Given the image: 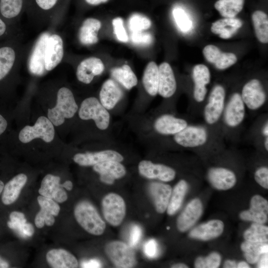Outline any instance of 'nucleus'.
Returning <instances> with one entry per match:
<instances>
[{
	"label": "nucleus",
	"instance_id": "obj_1",
	"mask_svg": "<svg viewBox=\"0 0 268 268\" xmlns=\"http://www.w3.org/2000/svg\"><path fill=\"white\" fill-rule=\"evenodd\" d=\"M64 42L55 29L42 31L30 46L26 58L29 72L41 76L57 67L64 58Z\"/></svg>",
	"mask_w": 268,
	"mask_h": 268
},
{
	"label": "nucleus",
	"instance_id": "obj_2",
	"mask_svg": "<svg viewBox=\"0 0 268 268\" xmlns=\"http://www.w3.org/2000/svg\"><path fill=\"white\" fill-rule=\"evenodd\" d=\"M22 34L0 42V88L8 87L16 79L30 46L22 41Z\"/></svg>",
	"mask_w": 268,
	"mask_h": 268
},
{
	"label": "nucleus",
	"instance_id": "obj_3",
	"mask_svg": "<svg viewBox=\"0 0 268 268\" xmlns=\"http://www.w3.org/2000/svg\"><path fill=\"white\" fill-rule=\"evenodd\" d=\"M78 107L72 91L66 86H61L56 92V104L55 107L49 109L48 118L55 126L62 125L65 119L73 117Z\"/></svg>",
	"mask_w": 268,
	"mask_h": 268
},
{
	"label": "nucleus",
	"instance_id": "obj_4",
	"mask_svg": "<svg viewBox=\"0 0 268 268\" xmlns=\"http://www.w3.org/2000/svg\"><path fill=\"white\" fill-rule=\"evenodd\" d=\"M74 215L78 223L89 233L98 236L104 233L105 222L90 202L82 201L78 202L74 207Z\"/></svg>",
	"mask_w": 268,
	"mask_h": 268
},
{
	"label": "nucleus",
	"instance_id": "obj_5",
	"mask_svg": "<svg viewBox=\"0 0 268 268\" xmlns=\"http://www.w3.org/2000/svg\"><path fill=\"white\" fill-rule=\"evenodd\" d=\"M78 115L82 120H93L101 130H106L110 124V116L108 110L94 97H88L81 102Z\"/></svg>",
	"mask_w": 268,
	"mask_h": 268
},
{
	"label": "nucleus",
	"instance_id": "obj_6",
	"mask_svg": "<svg viewBox=\"0 0 268 268\" xmlns=\"http://www.w3.org/2000/svg\"><path fill=\"white\" fill-rule=\"evenodd\" d=\"M55 137L54 125L45 116H40L33 126H26L20 131L19 140L23 143H28L37 138L46 142H51Z\"/></svg>",
	"mask_w": 268,
	"mask_h": 268
},
{
	"label": "nucleus",
	"instance_id": "obj_7",
	"mask_svg": "<svg viewBox=\"0 0 268 268\" xmlns=\"http://www.w3.org/2000/svg\"><path fill=\"white\" fill-rule=\"evenodd\" d=\"M105 252L107 257L117 268H133L136 264L132 248L122 241L109 242L105 246Z\"/></svg>",
	"mask_w": 268,
	"mask_h": 268
},
{
	"label": "nucleus",
	"instance_id": "obj_8",
	"mask_svg": "<svg viewBox=\"0 0 268 268\" xmlns=\"http://www.w3.org/2000/svg\"><path fill=\"white\" fill-rule=\"evenodd\" d=\"M102 209L107 222L113 226L120 225L123 221L126 212L125 201L119 195L111 193L102 200Z\"/></svg>",
	"mask_w": 268,
	"mask_h": 268
},
{
	"label": "nucleus",
	"instance_id": "obj_9",
	"mask_svg": "<svg viewBox=\"0 0 268 268\" xmlns=\"http://www.w3.org/2000/svg\"><path fill=\"white\" fill-rule=\"evenodd\" d=\"M225 91L220 85L212 89L204 109V118L209 125L216 123L220 118L224 109Z\"/></svg>",
	"mask_w": 268,
	"mask_h": 268
},
{
	"label": "nucleus",
	"instance_id": "obj_10",
	"mask_svg": "<svg viewBox=\"0 0 268 268\" xmlns=\"http://www.w3.org/2000/svg\"><path fill=\"white\" fill-rule=\"evenodd\" d=\"M208 134L203 127L187 126L174 136L175 141L179 145L188 148L199 147L204 144Z\"/></svg>",
	"mask_w": 268,
	"mask_h": 268
},
{
	"label": "nucleus",
	"instance_id": "obj_11",
	"mask_svg": "<svg viewBox=\"0 0 268 268\" xmlns=\"http://www.w3.org/2000/svg\"><path fill=\"white\" fill-rule=\"evenodd\" d=\"M241 96L245 105L251 110L259 109L266 101L265 90L257 79H251L244 85Z\"/></svg>",
	"mask_w": 268,
	"mask_h": 268
},
{
	"label": "nucleus",
	"instance_id": "obj_12",
	"mask_svg": "<svg viewBox=\"0 0 268 268\" xmlns=\"http://www.w3.org/2000/svg\"><path fill=\"white\" fill-rule=\"evenodd\" d=\"M138 172L142 176L150 179H158L170 182L176 176L175 171L171 167L162 164L153 163L149 160H142L138 165Z\"/></svg>",
	"mask_w": 268,
	"mask_h": 268
},
{
	"label": "nucleus",
	"instance_id": "obj_13",
	"mask_svg": "<svg viewBox=\"0 0 268 268\" xmlns=\"http://www.w3.org/2000/svg\"><path fill=\"white\" fill-rule=\"evenodd\" d=\"M73 160L80 166H89L106 161L121 162L124 160V157L115 150L107 149L96 152L78 153L74 155Z\"/></svg>",
	"mask_w": 268,
	"mask_h": 268
},
{
	"label": "nucleus",
	"instance_id": "obj_14",
	"mask_svg": "<svg viewBox=\"0 0 268 268\" xmlns=\"http://www.w3.org/2000/svg\"><path fill=\"white\" fill-rule=\"evenodd\" d=\"M27 5L28 0H0V17L11 25L20 26V21Z\"/></svg>",
	"mask_w": 268,
	"mask_h": 268
},
{
	"label": "nucleus",
	"instance_id": "obj_15",
	"mask_svg": "<svg viewBox=\"0 0 268 268\" xmlns=\"http://www.w3.org/2000/svg\"><path fill=\"white\" fill-rule=\"evenodd\" d=\"M245 115V105L239 93H233L225 108L224 120L229 127L238 126L243 121Z\"/></svg>",
	"mask_w": 268,
	"mask_h": 268
},
{
	"label": "nucleus",
	"instance_id": "obj_16",
	"mask_svg": "<svg viewBox=\"0 0 268 268\" xmlns=\"http://www.w3.org/2000/svg\"><path fill=\"white\" fill-rule=\"evenodd\" d=\"M268 216V201L258 195L252 198L250 208L242 211L239 214L240 218L243 220L263 224L267 221Z\"/></svg>",
	"mask_w": 268,
	"mask_h": 268
},
{
	"label": "nucleus",
	"instance_id": "obj_17",
	"mask_svg": "<svg viewBox=\"0 0 268 268\" xmlns=\"http://www.w3.org/2000/svg\"><path fill=\"white\" fill-rule=\"evenodd\" d=\"M37 201L41 210L37 213L35 218V224L37 227H43L44 224L52 226L55 222L54 216L58 215L60 207L53 199L39 196Z\"/></svg>",
	"mask_w": 268,
	"mask_h": 268
},
{
	"label": "nucleus",
	"instance_id": "obj_18",
	"mask_svg": "<svg viewBox=\"0 0 268 268\" xmlns=\"http://www.w3.org/2000/svg\"><path fill=\"white\" fill-rule=\"evenodd\" d=\"M104 70L102 61L97 57H91L83 60L78 65L76 76L80 82L88 84L95 76L101 74Z\"/></svg>",
	"mask_w": 268,
	"mask_h": 268
},
{
	"label": "nucleus",
	"instance_id": "obj_19",
	"mask_svg": "<svg viewBox=\"0 0 268 268\" xmlns=\"http://www.w3.org/2000/svg\"><path fill=\"white\" fill-rule=\"evenodd\" d=\"M38 192L41 196L59 202H63L67 199V194L60 184V178L52 174L43 178Z\"/></svg>",
	"mask_w": 268,
	"mask_h": 268
},
{
	"label": "nucleus",
	"instance_id": "obj_20",
	"mask_svg": "<svg viewBox=\"0 0 268 268\" xmlns=\"http://www.w3.org/2000/svg\"><path fill=\"white\" fill-rule=\"evenodd\" d=\"M94 171L100 175V181L106 184H113L115 180L123 177L126 174L125 166L120 162L106 161L93 166Z\"/></svg>",
	"mask_w": 268,
	"mask_h": 268
},
{
	"label": "nucleus",
	"instance_id": "obj_21",
	"mask_svg": "<svg viewBox=\"0 0 268 268\" xmlns=\"http://www.w3.org/2000/svg\"><path fill=\"white\" fill-rule=\"evenodd\" d=\"M202 205L199 199L192 200L178 216L177 227L180 232H185L192 227L201 217Z\"/></svg>",
	"mask_w": 268,
	"mask_h": 268
},
{
	"label": "nucleus",
	"instance_id": "obj_22",
	"mask_svg": "<svg viewBox=\"0 0 268 268\" xmlns=\"http://www.w3.org/2000/svg\"><path fill=\"white\" fill-rule=\"evenodd\" d=\"M203 54L206 60L214 65L219 69H224L235 64L236 56L232 53L221 52L216 46L212 45L206 46L203 49Z\"/></svg>",
	"mask_w": 268,
	"mask_h": 268
},
{
	"label": "nucleus",
	"instance_id": "obj_23",
	"mask_svg": "<svg viewBox=\"0 0 268 268\" xmlns=\"http://www.w3.org/2000/svg\"><path fill=\"white\" fill-rule=\"evenodd\" d=\"M210 184L219 190H227L232 188L236 183L235 173L231 170L223 167L210 168L207 173Z\"/></svg>",
	"mask_w": 268,
	"mask_h": 268
},
{
	"label": "nucleus",
	"instance_id": "obj_24",
	"mask_svg": "<svg viewBox=\"0 0 268 268\" xmlns=\"http://www.w3.org/2000/svg\"><path fill=\"white\" fill-rule=\"evenodd\" d=\"M158 71V93L164 98H169L174 95L177 88L173 71L168 63L164 62L159 66Z\"/></svg>",
	"mask_w": 268,
	"mask_h": 268
},
{
	"label": "nucleus",
	"instance_id": "obj_25",
	"mask_svg": "<svg viewBox=\"0 0 268 268\" xmlns=\"http://www.w3.org/2000/svg\"><path fill=\"white\" fill-rule=\"evenodd\" d=\"M193 79L194 98L198 102H202L207 93L206 85L210 81V73L208 67L202 64L195 66L193 71Z\"/></svg>",
	"mask_w": 268,
	"mask_h": 268
},
{
	"label": "nucleus",
	"instance_id": "obj_26",
	"mask_svg": "<svg viewBox=\"0 0 268 268\" xmlns=\"http://www.w3.org/2000/svg\"><path fill=\"white\" fill-rule=\"evenodd\" d=\"M187 126L188 123L185 120L170 114L160 116L154 123L155 131L163 135H175Z\"/></svg>",
	"mask_w": 268,
	"mask_h": 268
},
{
	"label": "nucleus",
	"instance_id": "obj_27",
	"mask_svg": "<svg viewBox=\"0 0 268 268\" xmlns=\"http://www.w3.org/2000/svg\"><path fill=\"white\" fill-rule=\"evenodd\" d=\"M148 189L156 211L164 213L167 209L171 195V187L164 183L152 182L149 184Z\"/></svg>",
	"mask_w": 268,
	"mask_h": 268
},
{
	"label": "nucleus",
	"instance_id": "obj_28",
	"mask_svg": "<svg viewBox=\"0 0 268 268\" xmlns=\"http://www.w3.org/2000/svg\"><path fill=\"white\" fill-rule=\"evenodd\" d=\"M223 229V222L214 219L196 227L190 232L189 236L193 239L207 241L220 236Z\"/></svg>",
	"mask_w": 268,
	"mask_h": 268
},
{
	"label": "nucleus",
	"instance_id": "obj_29",
	"mask_svg": "<svg viewBox=\"0 0 268 268\" xmlns=\"http://www.w3.org/2000/svg\"><path fill=\"white\" fill-rule=\"evenodd\" d=\"M123 91L115 81L112 79L106 80L102 85L99 93L100 102L107 110H111L121 99Z\"/></svg>",
	"mask_w": 268,
	"mask_h": 268
},
{
	"label": "nucleus",
	"instance_id": "obj_30",
	"mask_svg": "<svg viewBox=\"0 0 268 268\" xmlns=\"http://www.w3.org/2000/svg\"><path fill=\"white\" fill-rule=\"evenodd\" d=\"M46 260L49 265L54 268H75L78 265L76 258L72 254L62 249L48 251Z\"/></svg>",
	"mask_w": 268,
	"mask_h": 268
},
{
	"label": "nucleus",
	"instance_id": "obj_31",
	"mask_svg": "<svg viewBox=\"0 0 268 268\" xmlns=\"http://www.w3.org/2000/svg\"><path fill=\"white\" fill-rule=\"evenodd\" d=\"M101 26V22L96 18H88L84 20L78 33L80 43L83 45L96 43L98 41V32Z\"/></svg>",
	"mask_w": 268,
	"mask_h": 268
},
{
	"label": "nucleus",
	"instance_id": "obj_32",
	"mask_svg": "<svg viewBox=\"0 0 268 268\" xmlns=\"http://www.w3.org/2000/svg\"><path fill=\"white\" fill-rule=\"evenodd\" d=\"M27 180V176L19 174L8 181L3 189L1 197L2 202L5 205L13 203L18 198L22 189Z\"/></svg>",
	"mask_w": 268,
	"mask_h": 268
},
{
	"label": "nucleus",
	"instance_id": "obj_33",
	"mask_svg": "<svg viewBox=\"0 0 268 268\" xmlns=\"http://www.w3.org/2000/svg\"><path fill=\"white\" fill-rule=\"evenodd\" d=\"M242 21L235 18H224L212 23L211 31L222 39L231 38L242 26Z\"/></svg>",
	"mask_w": 268,
	"mask_h": 268
},
{
	"label": "nucleus",
	"instance_id": "obj_34",
	"mask_svg": "<svg viewBox=\"0 0 268 268\" xmlns=\"http://www.w3.org/2000/svg\"><path fill=\"white\" fill-rule=\"evenodd\" d=\"M7 224L9 228L23 238L30 237L34 232L32 224L26 222L24 214L20 212L14 211L11 212L9 221Z\"/></svg>",
	"mask_w": 268,
	"mask_h": 268
},
{
	"label": "nucleus",
	"instance_id": "obj_35",
	"mask_svg": "<svg viewBox=\"0 0 268 268\" xmlns=\"http://www.w3.org/2000/svg\"><path fill=\"white\" fill-rule=\"evenodd\" d=\"M241 249L247 261L252 264L257 263L264 254L268 252V242L246 241L241 245Z\"/></svg>",
	"mask_w": 268,
	"mask_h": 268
},
{
	"label": "nucleus",
	"instance_id": "obj_36",
	"mask_svg": "<svg viewBox=\"0 0 268 268\" xmlns=\"http://www.w3.org/2000/svg\"><path fill=\"white\" fill-rule=\"evenodd\" d=\"M158 67L155 62H150L146 66L142 77L144 88L149 95L154 96L158 93Z\"/></svg>",
	"mask_w": 268,
	"mask_h": 268
},
{
	"label": "nucleus",
	"instance_id": "obj_37",
	"mask_svg": "<svg viewBox=\"0 0 268 268\" xmlns=\"http://www.w3.org/2000/svg\"><path fill=\"white\" fill-rule=\"evenodd\" d=\"M188 189V184L184 180H181L175 186L166 209L168 215H174L180 209Z\"/></svg>",
	"mask_w": 268,
	"mask_h": 268
},
{
	"label": "nucleus",
	"instance_id": "obj_38",
	"mask_svg": "<svg viewBox=\"0 0 268 268\" xmlns=\"http://www.w3.org/2000/svg\"><path fill=\"white\" fill-rule=\"evenodd\" d=\"M111 74L113 78L127 89H131L137 83L135 74L131 67L127 65L112 68Z\"/></svg>",
	"mask_w": 268,
	"mask_h": 268
},
{
	"label": "nucleus",
	"instance_id": "obj_39",
	"mask_svg": "<svg viewBox=\"0 0 268 268\" xmlns=\"http://www.w3.org/2000/svg\"><path fill=\"white\" fill-rule=\"evenodd\" d=\"M252 21L256 35L262 43L268 42V17L261 10L255 11L252 16Z\"/></svg>",
	"mask_w": 268,
	"mask_h": 268
},
{
	"label": "nucleus",
	"instance_id": "obj_40",
	"mask_svg": "<svg viewBox=\"0 0 268 268\" xmlns=\"http://www.w3.org/2000/svg\"><path fill=\"white\" fill-rule=\"evenodd\" d=\"M244 0H218L214 7L225 18H234L243 9Z\"/></svg>",
	"mask_w": 268,
	"mask_h": 268
},
{
	"label": "nucleus",
	"instance_id": "obj_41",
	"mask_svg": "<svg viewBox=\"0 0 268 268\" xmlns=\"http://www.w3.org/2000/svg\"><path fill=\"white\" fill-rule=\"evenodd\" d=\"M246 241L256 242H268V227L263 224L254 222L244 233Z\"/></svg>",
	"mask_w": 268,
	"mask_h": 268
},
{
	"label": "nucleus",
	"instance_id": "obj_42",
	"mask_svg": "<svg viewBox=\"0 0 268 268\" xmlns=\"http://www.w3.org/2000/svg\"><path fill=\"white\" fill-rule=\"evenodd\" d=\"M151 24V21L147 17L139 14H133L128 21V26L132 32L147 29Z\"/></svg>",
	"mask_w": 268,
	"mask_h": 268
},
{
	"label": "nucleus",
	"instance_id": "obj_43",
	"mask_svg": "<svg viewBox=\"0 0 268 268\" xmlns=\"http://www.w3.org/2000/svg\"><path fill=\"white\" fill-rule=\"evenodd\" d=\"M221 261L220 255L216 252L210 254L206 257H199L195 262L196 268H217L220 266Z\"/></svg>",
	"mask_w": 268,
	"mask_h": 268
},
{
	"label": "nucleus",
	"instance_id": "obj_44",
	"mask_svg": "<svg viewBox=\"0 0 268 268\" xmlns=\"http://www.w3.org/2000/svg\"><path fill=\"white\" fill-rule=\"evenodd\" d=\"M21 34L20 26L11 25L0 17V42Z\"/></svg>",
	"mask_w": 268,
	"mask_h": 268
},
{
	"label": "nucleus",
	"instance_id": "obj_45",
	"mask_svg": "<svg viewBox=\"0 0 268 268\" xmlns=\"http://www.w3.org/2000/svg\"><path fill=\"white\" fill-rule=\"evenodd\" d=\"M173 15L181 31L187 32L190 30L192 26L191 21L183 9L179 7L175 8L173 10Z\"/></svg>",
	"mask_w": 268,
	"mask_h": 268
},
{
	"label": "nucleus",
	"instance_id": "obj_46",
	"mask_svg": "<svg viewBox=\"0 0 268 268\" xmlns=\"http://www.w3.org/2000/svg\"><path fill=\"white\" fill-rule=\"evenodd\" d=\"M131 40L135 45L148 46L152 42L153 38L152 35L149 33L138 31L132 32Z\"/></svg>",
	"mask_w": 268,
	"mask_h": 268
},
{
	"label": "nucleus",
	"instance_id": "obj_47",
	"mask_svg": "<svg viewBox=\"0 0 268 268\" xmlns=\"http://www.w3.org/2000/svg\"><path fill=\"white\" fill-rule=\"evenodd\" d=\"M114 32L118 39L121 42H127L128 36L124 26V22L120 17H117L112 21Z\"/></svg>",
	"mask_w": 268,
	"mask_h": 268
},
{
	"label": "nucleus",
	"instance_id": "obj_48",
	"mask_svg": "<svg viewBox=\"0 0 268 268\" xmlns=\"http://www.w3.org/2000/svg\"><path fill=\"white\" fill-rule=\"evenodd\" d=\"M254 178L256 181L262 187L268 189V168L261 167L255 172Z\"/></svg>",
	"mask_w": 268,
	"mask_h": 268
},
{
	"label": "nucleus",
	"instance_id": "obj_49",
	"mask_svg": "<svg viewBox=\"0 0 268 268\" xmlns=\"http://www.w3.org/2000/svg\"><path fill=\"white\" fill-rule=\"evenodd\" d=\"M142 231L141 228L138 225L134 224L130 231L129 243V246L134 248L139 243L142 236Z\"/></svg>",
	"mask_w": 268,
	"mask_h": 268
},
{
	"label": "nucleus",
	"instance_id": "obj_50",
	"mask_svg": "<svg viewBox=\"0 0 268 268\" xmlns=\"http://www.w3.org/2000/svg\"><path fill=\"white\" fill-rule=\"evenodd\" d=\"M145 256L150 259L156 257L158 254V244L155 240L151 239L146 241L143 247Z\"/></svg>",
	"mask_w": 268,
	"mask_h": 268
},
{
	"label": "nucleus",
	"instance_id": "obj_51",
	"mask_svg": "<svg viewBox=\"0 0 268 268\" xmlns=\"http://www.w3.org/2000/svg\"><path fill=\"white\" fill-rule=\"evenodd\" d=\"M81 266L82 268H101L102 264L99 260L93 259L83 261L81 264Z\"/></svg>",
	"mask_w": 268,
	"mask_h": 268
},
{
	"label": "nucleus",
	"instance_id": "obj_52",
	"mask_svg": "<svg viewBox=\"0 0 268 268\" xmlns=\"http://www.w3.org/2000/svg\"><path fill=\"white\" fill-rule=\"evenodd\" d=\"M268 254H264L261 256L258 261L257 267L260 268H266L268 267Z\"/></svg>",
	"mask_w": 268,
	"mask_h": 268
},
{
	"label": "nucleus",
	"instance_id": "obj_53",
	"mask_svg": "<svg viewBox=\"0 0 268 268\" xmlns=\"http://www.w3.org/2000/svg\"><path fill=\"white\" fill-rule=\"evenodd\" d=\"M7 122L5 119L0 114V135L2 134L6 129Z\"/></svg>",
	"mask_w": 268,
	"mask_h": 268
},
{
	"label": "nucleus",
	"instance_id": "obj_54",
	"mask_svg": "<svg viewBox=\"0 0 268 268\" xmlns=\"http://www.w3.org/2000/svg\"><path fill=\"white\" fill-rule=\"evenodd\" d=\"M237 264L234 261L228 260H226L223 265L224 268H237Z\"/></svg>",
	"mask_w": 268,
	"mask_h": 268
},
{
	"label": "nucleus",
	"instance_id": "obj_55",
	"mask_svg": "<svg viewBox=\"0 0 268 268\" xmlns=\"http://www.w3.org/2000/svg\"><path fill=\"white\" fill-rule=\"evenodd\" d=\"M62 185V187L67 191L71 190L73 187L72 183L69 180L66 181Z\"/></svg>",
	"mask_w": 268,
	"mask_h": 268
},
{
	"label": "nucleus",
	"instance_id": "obj_56",
	"mask_svg": "<svg viewBox=\"0 0 268 268\" xmlns=\"http://www.w3.org/2000/svg\"><path fill=\"white\" fill-rule=\"evenodd\" d=\"M85 1L91 5H97L101 3L106 2L108 0H85Z\"/></svg>",
	"mask_w": 268,
	"mask_h": 268
},
{
	"label": "nucleus",
	"instance_id": "obj_57",
	"mask_svg": "<svg viewBox=\"0 0 268 268\" xmlns=\"http://www.w3.org/2000/svg\"><path fill=\"white\" fill-rule=\"evenodd\" d=\"M237 268H249V265L244 261L240 262L237 264Z\"/></svg>",
	"mask_w": 268,
	"mask_h": 268
},
{
	"label": "nucleus",
	"instance_id": "obj_58",
	"mask_svg": "<svg viewBox=\"0 0 268 268\" xmlns=\"http://www.w3.org/2000/svg\"><path fill=\"white\" fill-rule=\"evenodd\" d=\"M8 267V263L0 257V268H5Z\"/></svg>",
	"mask_w": 268,
	"mask_h": 268
},
{
	"label": "nucleus",
	"instance_id": "obj_59",
	"mask_svg": "<svg viewBox=\"0 0 268 268\" xmlns=\"http://www.w3.org/2000/svg\"><path fill=\"white\" fill-rule=\"evenodd\" d=\"M172 268H188V267L185 264L182 263L176 264L171 266Z\"/></svg>",
	"mask_w": 268,
	"mask_h": 268
},
{
	"label": "nucleus",
	"instance_id": "obj_60",
	"mask_svg": "<svg viewBox=\"0 0 268 268\" xmlns=\"http://www.w3.org/2000/svg\"><path fill=\"white\" fill-rule=\"evenodd\" d=\"M263 134L266 136H268V123H267V124H266V125L265 126V127L263 128Z\"/></svg>",
	"mask_w": 268,
	"mask_h": 268
},
{
	"label": "nucleus",
	"instance_id": "obj_61",
	"mask_svg": "<svg viewBox=\"0 0 268 268\" xmlns=\"http://www.w3.org/2000/svg\"><path fill=\"white\" fill-rule=\"evenodd\" d=\"M264 145L267 151L268 150V137L267 136L265 140Z\"/></svg>",
	"mask_w": 268,
	"mask_h": 268
},
{
	"label": "nucleus",
	"instance_id": "obj_62",
	"mask_svg": "<svg viewBox=\"0 0 268 268\" xmlns=\"http://www.w3.org/2000/svg\"><path fill=\"white\" fill-rule=\"evenodd\" d=\"M4 186L3 183L0 180V195L3 191Z\"/></svg>",
	"mask_w": 268,
	"mask_h": 268
},
{
	"label": "nucleus",
	"instance_id": "obj_63",
	"mask_svg": "<svg viewBox=\"0 0 268 268\" xmlns=\"http://www.w3.org/2000/svg\"><path fill=\"white\" fill-rule=\"evenodd\" d=\"M167 229H170V227H167Z\"/></svg>",
	"mask_w": 268,
	"mask_h": 268
}]
</instances>
